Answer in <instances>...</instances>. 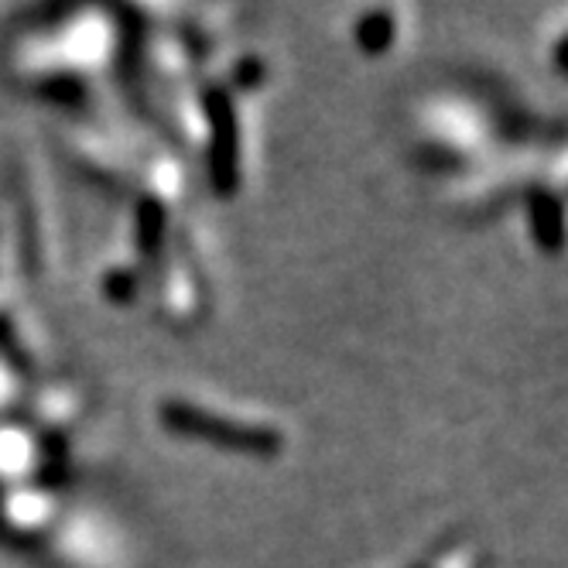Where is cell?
Masks as SVG:
<instances>
[{
    "label": "cell",
    "mask_w": 568,
    "mask_h": 568,
    "mask_svg": "<svg viewBox=\"0 0 568 568\" xmlns=\"http://www.w3.org/2000/svg\"><path fill=\"white\" fill-rule=\"evenodd\" d=\"M165 422L175 432L185 435H202L206 442L230 445V449H247V453H271L277 445V435L261 425H236L226 418H213L210 412H199L192 404H169Z\"/></svg>",
    "instance_id": "1"
},
{
    "label": "cell",
    "mask_w": 568,
    "mask_h": 568,
    "mask_svg": "<svg viewBox=\"0 0 568 568\" xmlns=\"http://www.w3.org/2000/svg\"><path fill=\"white\" fill-rule=\"evenodd\" d=\"M387 34H390V21L384 18V14H377V18H371L367 24H363V38H367V45L374 49H384L387 45Z\"/></svg>",
    "instance_id": "2"
}]
</instances>
